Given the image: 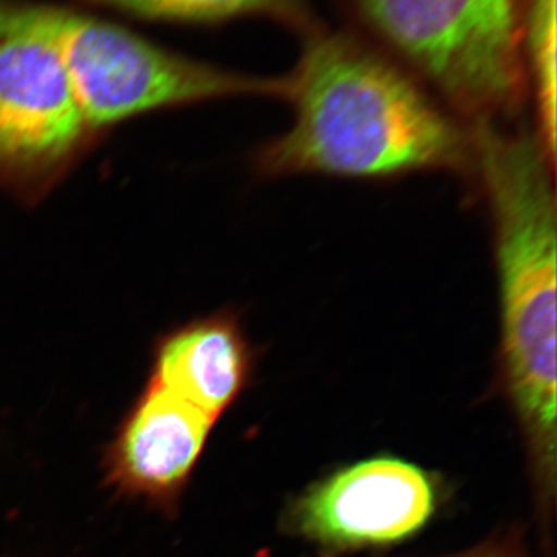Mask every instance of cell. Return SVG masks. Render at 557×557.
<instances>
[{
	"mask_svg": "<svg viewBox=\"0 0 557 557\" xmlns=\"http://www.w3.org/2000/svg\"><path fill=\"white\" fill-rule=\"evenodd\" d=\"M288 73L295 121L256 156L263 175L387 178L474 172V145L408 69L355 33L324 25L300 36Z\"/></svg>",
	"mask_w": 557,
	"mask_h": 557,
	"instance_id": "cell-1",
	"label": "cell"
},
{
	"mask_svg": "<svg viewBox=\"0 0 557 557\" xmlns=\"http://www.w3.org/2000/svg\"><path fill=\"white\" fill-rule=\"evenodd\" d=\"M496 240L502 387L522 429L539 518L556 498V166L536 135L472 123Z\"/></svg>",
	"mask_w": 557,
	"mask_h": 557,
	"instance_id": "cell-2",
	"label": "cell"
},
{
	"mask_svg": "<svg viewBox=\"0 0 557 557\" xmlns=\"http://www.w3.org/2000/svg\"><path fill=\"white\" fill-rule=\"evenodd\" d=\"M0 35L38 40L58 54L89 127L190 102L288 95L287 76L215 67L53 3L0 0Z\"/></svg>",
	"mask_w": 557,
	"mask_h": 557,
	"instance_id": "cell-3",
	"label": "cell"
},
{
	"mask_svg": "<svg viewBox=\"0 0 557 557\" xmlns=\"http://www.w3.org/2000/svg\"><path fill=\"white\" fill-rule=\"evenodd\" d=\"M362 38L472 123L518 112L528 95L533 0H346Z\"/></svg>",
	"mask_w": 557,
	"mask_h": 557,
	"instance_id": "cell-4",
	"label": "cell"
},
{
	"mask_svg": "<svg viewBox=\"0 0 557 557\" xmlns=\"http://www.w3.org/2000/svg\"><path fill=\"white\" fill-rule=\"evenodd\" d=\"M442 496L431 472L398 458H372L307 487L285 511L284 528L325 556L387 547L423 530Z\"/></svg>",
	"mask_w": 557,
	"mask_h": 557,
	"instance_id": "cell-5",
	"label": "cell"
},
{
	"mask_svg": "<svg viewBox=\"0 0 557 557\" xmlns=\"http://www.w3.org/2000/svg\"><path fill=\"white\" fill-rule=\"evenodd\" d=\"M89 129L58 54L38 40L0 35V170L49 171Z\"/></svg>",
	"mask_w": 557,
	"mask_h": 557,
	"instance_id": "cell-6",
	"label": "cell"
},
{
	"mask_svg": "<svg viewBox=\"0 0 557 557\" xmlns=\"http://www.w3.org/2000/svg\"><path fill=\"white\" fill-rule=\"evenodd\" d=\"M215 421L150 380L106 449V483L174 518Z\"/></svg>",
	"mask_w": 557,
	"mask_h": 557,
	"instance_id": "cell-7",
	"label": "cell"
},
{
	"mask_svg": "<svg viewBox=\"0 0 557 557\" xmlns=\"http://www.w3.org/2000/svg\"><path fill=\"white\" fill-rule=\"evenodd\" d=\"M251 366L244 330L222 313L161 338L150 380L219 420L247 386Z\"/></svg>",
	"mask_w": 557,
	"mask_h": 557,
	"instance_id": "cell-8",
	"label": "cell"
},
{
	"mask_svg": "<svg viewBox=\"0 0 557 557\" xmlns=\"http://www.w3.org/2000/svg\"><path fill=\"white\" fill-rule=\"evenodd\" d=\"M138 20L174 24H220L236 20H269L306 35L319 25L313 0H86Z\"/></svg>",
	"mask_w": 557,
	"mask_h": 557,
	"instance_id": "cell-9",
	"label": "cell"
},
{
	"mask_svg": "<svg viewBox=\"0 0 557 557\" xmlns=\"http://www.w3.org/2000/svg\"><path fill=\"white\" fill-rule=\"evenodd\" d=\"M528 94L536 109V137L556 166L557 0H533L525 32Z\"/></svg>",
	"mask_w": 557,
	"mask_h": 557,
	"instance_id": "cell-10",
	"label": "cell"
},
{
	"mask_svg": "<svg viewBox=\"0 0 557 557\" xmlns=\"http://www.w3.org/2000/svg\"><path fill=\"white\" fill-rule=\"evenodd\" d=\"M335 557V556H324ZM449 557H528L518 537L494 539L479 547Z\"/></svg>",
	"mask_w": 557,
	"mask_h": 557,
	"instance_id": "cell-11",
	"label": "cell"
}]
</instances>
